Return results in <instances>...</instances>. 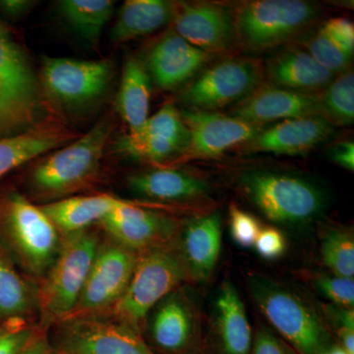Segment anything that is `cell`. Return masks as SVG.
Here are the masks:
<instances>
[{"label": "cell", "mask_w": 354, "mask_h": 354, "mask_svg": "<svg viewBox=\"0 0 354 354\" xmlns=\"http://www.w3.org/2000/svg\"><path fill=\"white\" fill-rule=\"evenodd\" d=\"M0 244L25 274L44 279L59 253L62 235L41 207L7 192L0 194Z\"/></svg>", "instance_id": "6da1fadb"}, {"label": "cell", "mask_w": 354, "mask_h": 354, "mask_svg": "<svg viewBox=\"0 0 354 354\" xmlns=\"http://www.w3.org/2000/svg\"><path fill=\"white\" fill-rule=\"evenodd\" d=\"M242 194L274 223L305 225L322 216L327 196L304 176L270 169H248L237 179Z\"/></svg>", "instance_id": "7a4b0ae2"}, {"label": "cell", "mask_w": 354, "mask_h": 354, "mask_svg": "<svg viewBox=\"0 0 354 354\" xmlns=\"http://www.w3.org/2000/svg\"><path fill=\"white\" fill-rule=\"evenodd\" d=\"M113 127V121L104 118L80 138L44 158L30 176L35 194L43 199H57L97 180Z\"/></svg>", "instance_id": "3957f363"}, {"label": "cell", "mask_w": 354, "mask_h": 354, "mask_svg": "<svg viewBox=\"0 0 354 354\" xmlns=\"http://www.w3.org/2000/svg\"><path fill=\"white\" fill-rule=\"evenodd\" d=\"M320 13L305 0L241 2L234 10L235 44L251 53L272 50L306 34Z\"/></svg>", "instance_id": "277c9868"}, {"label": "cell", "mask_w": 354, "mask_h": 354, "mask_svg": "<svg viewBox=\"0 0 354 354\" xmlns=\"http://www.w3.org/2000/svg\"><path fill=\"white\" fill-rule=\"evenodd\" d=\"M100 242L88 228L62 236L57 258L38 288V308L44 325L59 322L74 311Z\"/></svg>", "instance_id": "5b68a950"}, {"label": "cell", "mask_w": 354, "mask_h": 354, "mask_svg": "<svg viewBox=\"0 0 354 354\" xmlns=\"http://www.w3.org/2000/svg\"><path fill=\"white\" fill-rule=\"evenodd\" d=\"M185 279L178 254L171 244L139 253L127 290L108 314L139 332L153 307Z\"/></svg>", "instance_id": "8992f818"}, {"label": "cell", "mask_w": 354, "mask_h": 354, "mask_svg": "<svg viewBox=\"0 0 354 354\" xmlns=\"http://www.w3.org/2000/svg\"><path fill=\"white\" fill-rule=\"evenodd\" d=\"M44 106L25 53L0 24V138L39 125Z\"/></svg>", "instance_id": "52a82bcc"}, {"label": "cell", "mask_w": 354, "mask_h": 354, "mask_svg": "<svg viewBox=\"0 0 354 354\" xmlns=\"http://www.w3.org/2000/svg\"><path fill=\"white\" fill-rule=\"evenodd\" d=\"M249 290L272 327L301 354H322L327 334L315 311L295 291L254 274Z\"/></svg>", "instance_id": "ba28073f"}, {"label": "cell", "mask_w": 354, "mask_h": 354, "mask_svg": "<svg viewBox=\"0 0 354 354\" xmlns=\"http://www.w3.org/2000/svg\"><path fill=\"white\" fill-rule=\"evenodd\" d=\"M264 73V67L254 58H225L203 70L183 91L180 101L187 109L216 111L255 92L263 85Z\"/></svg>", "instance_id": "9c48e42d"}, {"label": "cell", "mask_w": 354, "mask_h": 354, "mask_svg": "<svg viewBox=\"0 0 354 354\" xmlns=\"http://www.w3.org/2000/svg\"><path fill=\"white\" fill-rule=\"evenodd\" d=\"M57 323L53 354H155L139 332L108 313L70 316Z\"/></svg>", "instance_id": "30bf717a"}, {"label": "cell", "mask_w": 354, "mask_h": 354, "mask_svg": "<svg viewBox=\"0 0 354 354\" xmlns=\"http://www.w3.org/2000/svg\"><path fill=\"white\" fill-rule=\"evenodd\" d=\"M138 255L113 239L100 242L78 304L70 316L108 313L127 290Z\"/></svg>", "instance_id": "8fae6325"}, {"label": "cell", "mask_w": 354, "mask_h": 354, "mask_svg": "<svg viewBox=\"0 0 354 354\" xmlns=\"http://www.w3.org/2000/svg\"><path fill=\"white\" fill-rule=\"evenodd\" d=\"M109 60L44 58L41 81L51 99L64 106H83L108 90L113 77Z\"/></svg>", "instance_id": "7c38bea8"}, {"label": "cell", "mask_w": 354, "mask_h": 354, "mask_svg": "<svg viewBox=\"0 0 354 354\" xmlns=\"http://www.w3.org/2000/svg\"><path fill=\"white\" fill-rule=\"evenodd\" d=\"M180 115L189 130L190 140L177 158L179 162L220 158L230 149L248 143L264 129L216 111L185 109Z\"/></svg>", "instance_id": "4fadbf2b"}, {"label": "cell", "mask_w": 354, "mask_h": 354, "mask_svg": "<svg viewBox=\"0 0 354 354\" xmlns=\"http://www.w3.org/2000/svg\"><path fill=\"white\" fill-rule=\"evenodd\" d=\"M99 223L109 239L136 253L169 245L180 228L176 218L127 201L116 207Z\"/></svg>", "instance_id": "5bb4252c"}, {"label": "cell", "mask_w": 354, "mask_h": 354, "mask_svg": "<svg viewBox=\"0 0 354 354\" xmlns=\"http://www.w3.org/2000/svg\"><path fill=\"white\" fill-rule=\"evenodd\" d=\"M174 31L214 55L235 44L234 10L213 2H174Z\"/></svg>", "instance_id": "9a60e30c"}, {"label": "cell", "mask_w": 354, "mask_h": 354, "mask_svg": "<svg viewBox=\"0 0 354 354\" xmlns=\"http://www.w3.org/2000/svg\"><path fill=\"white\" fill-rule=\"evenodd\" d=\"M189 130L181 118L180 111L167 104L147 120L138 138L120 139L118 148L128 157L153 164H162L183 155L189 144Z\"/></svg>", "instance_id": "2e32d148"}, {"label": "cell", "mask_w": 354, "mask_h": 354, "mask_svg": "<svg viewBox=\"0 0 354 354\" xmlns=\"http://www.w3.org/2000/svg\"><path fill=\"white\" fill-rule=\"evenodd\" d=\"M318 94L293 92L270 84L262 85L235 104L230 115L261 127L278 120L320 116Z\"/></svg>", "instance_id": "e0dca14e"}, {"label": "cell", "mask_w": 354, "mask_h": 354, "mask_svg": "<svg viewBox=\"0 0 354 354\" xmlns=\"http://www.w3.org/2000/svg\"><path fill=\"white\" fill-rule=\"evenodd\" d=\"M334 134L335 127L321 116L291 118L264 128L242 146L251 153L304 156L327 142Z\"/></svg>", "instance_id": "ac0fdd59"}, {"label": "cell", "mask_w": 354, "mask_h": 354, "mask_svg": "<svg viewBox=\"0 0 354 354\" xmlns=\"http://www.w3.org/2000/svg\"><path fill=\"white\" fill-rule=\"evenodd\" d=\"M174 246L186 279L206 281L213 274L221 252V218L212 213L192 218L177 232Z\"/></svg>", "instance_id": "d6986e66"}, {"label": "cell", "mask_w": 354, "mask_h": 354, "mask_svg": "<svg viewBox=\"0 0 354 354\" xmlns=\"http://www.w3.org/2000/svg\"><path fill=\"white\" fill-rule=\"evenodd\" d=\"M213 55L192 46L171 29L151 50L149 70L158 88L172 90L199 73Z\"/></svg>", "instance_id": "ffe728a7"}, {"label": "cell", "mask_w": 354, "mask_h": 354, "mask_svg": "<svg viewBox=\"0 0 354 354\" xmlns=\"http://www.w3.org/2000/svg\"><path fill=\"white\" fill-rule=\"evenodd\" d=\"M147 319L151 339L165 353L185 351L196 335V308L183 290L172 291L160 300Z\"/></svg>", "instance_id": "44dd1931"}, {"label": "cell", "mask_w": 354, "mask_h": 354, "mask_svg": "<svg viewBox=\"0 0 354 354\" xmlns=\"http://www.w3.org/2000/svg\"><path fill=\"white\" fill-rule=\"evenodd\" d=\"M264 71L270 85L304 94L320 93L335 77L298 46L272 55Z\"/></svg>", "instance_id": "7402d4cb"}, {"label": "cell", "mask_w": 354, "mask_h": 354, "mask_svg": "<svg viewBox=\"0 0 354 354\" xmlns=\"http://www.w3.org/2000/svg\"><path fill=\"white\" fill-rule=\"evenodd\" d=\"M62 123L46 120L12 136L0 138V179L41 153L57 150L75 139Z\"/></svg>", "instance_id": "603a6c76"}, {"label": "cell", "mask_w": 354, "mask_h": 354, "mask_svg": "<svg viewBox=\"0 0 354 354\" xmlns=\"http://www.w3.org/2000/svg\"><path fill=\"white\" fill-rule=\"evenodd\" d=\"M133 193L160 203L187 202L208 194L209 185L190 172L174 167H157L128 178Z\"/></svg>", "instance_id": "cb8c5ba5"}, {"label": "cell", "mask_w": 354, "mask_h": 354, "mask_svg": "<svg viewBox=\"0 0 354 354\" xmlns=\"http://www.w3.org/2000/svg\"><path fill=\"white\" fill-rule=\"evenodd\" d=\"M213 332L221 354H249L252 332L241 295L232 283L221 286L214 304Z\"/></svg>", "instance_id": "d4e9b609"}, {"label": "cell", "mask_w": 354, "mask_h": 354, "mask_svg": "<svg viewBox=\"0 0 354 354\" xmlns=\"http://www.w3.org/2000/svg\"><path fill=\"white\" fill-rule=\"evenodd\" d=\"M123 202L124 200L101 194L66 198L48 203L41 208L59 234L64 236L88 230L90 225L100 223Z\"/></svg>", "instance_id": "484cf974"}, {"label": "cell", "mask_w": 354, "mask_h": 354, "mask_svg": "<svg viewBox=\"0 0 354 354\" xmlns=\"http://www.w3.org/2000/svg\"><path fill=\"white\" fill-rule=\"evenodd\" d=\"M150 99V78L145 67L137 58H127L123 67L116 106L129 130L128 138H138L143 132L149 118Z\"/></svg>", "instance_id": "4316f807"}, {"label": "cell", "mask_w": 354, "mask_h": 354, "mask_svg": "<svg viewBox=\"0 0 354 354\" xmlns=\"http://www.w3.org/2000/svg\"><path fill=\"white\" fill-rule=\"evenodd\" d=\"M174 2L167 0H127L121 7L111 37L125 43L148 36L171 22Z\"/></svg>", "instance_id": "83f0119b"}, {"label": "cell", "mask_w": 354, "mask_h": 354, "mask_svg": "<svg viewBox=\"0 0 354 354\" xmlns=\"http://www.w3.org/2000/svg\"><path fill=\"white\" fill-rule=\"evenodd\" d=\"M38 307V290L18 272L0 244V323L26 319Z\"/></svg>", "instance_id": "f1b7e54d"}, {"label": "cell", "mask_w": 354, "mask_h": 354, "mask_svg": "<svg viewBox=\"0 0 354 354\" xmlns=\"http://www.w3.org/2000/svg\"><path fill=\"white\" fill-rule=\"evenodd\" d=\"M58 8L66 22L80 36L95 43L111 19L114 1L111 0H62Z\"/></svg>", "instance_id": "f546056e"}, {"label": "cell", "mask_w": 354, "mask_h": 354, "mask_svg": "<svg viewBox=\"0 0 354 354\" xmlns=\"http://www.w3.org/2000/svg\"><path fill=\"white\" fill-rule=\"evenodd\" d=\"M319 114L333 127H346L354 120V74L348 70L335 76L318 94Z\"/></svg>", "instance_id": "4dcf8cb0"}, {"label": "cell", "mask_w": 354, "mask_h": 354, "mask_svg": "<svg viewBox=\"0 0 354 354\" xmlns=\"http://www.w3.org/2000/svg\"><path fill=\"white\" fill-rule=\"evenodd\" d=\"M321 253L326 267L335 276L353 278L354 241L353 234L342 228H330L325 232Z\"/></svg>", "instance_id": "1f68e13d"}, {"label": "cell", "mask_w": 354, "mask_h": 354, "mask_svg": "<svg viewBox=\"0 0 354 354\" xmlns=\"http://www.w3.org/2000/svg\"><path fill=\"white\" fill-rule=\"evenodd\" d=\"M304 48L324 68L329 70L335 76L351 69L353 55L342 50L326 34L322 27L319 28L304 41Z\"/></svg>", "instance_id": "d6a6232c"}, {"label": "cell", "mask_w": 354, "mask_h": 354, "mask_svg": "<svg viewBox=\"0 0 354 354\" xmlns=\"http://www.w3.org/2000/svg\"><path fill=\"white\" fill-rule=\"evenodd\" d=\"M259 221L251 214L247 213L235 204L230 207V235L237 245L251 248L261 230Z\"/></svg>", "instance_id": "836d02e7"}, {"label": "cell", "mask_w": 354, "mask_h": 354, "mask_svg": "<svg viewBox=\"0 0 354 354\" xmlns=\"http://www.w3.org/2000/svg\"><path fill=\"white\" fill-rule=\"evenodd\" d=\"M34 335L26 319H11L0 323V354H20Z\"/></svg>", "instance_id": "e575fe53"}, {"label": "cell", "mask_w": 354, "mask_h": 354, "mask_svg": "<svg viewBox=\"0 0 354 354\" xmlns=\"http://www.w3.org/2000/svg\"><path fill=\"white\" fill-rule=\"evenodd\" d=\"M317 290L342 308H353L354 304L353 278L323 274L315 279Z\"/></svg>", "instance_id": "d590c367"}, {"label": "cell", "mask_w": 354, "mask_h": 354, "mask_svg": "<svg viewBox=\"0 0 354 354\" xmlns=\"http://www.w3.org/2000/svg\"><path fill=\"white\" fill-rule=\"evenodd\" d=\"M254 247L264 259L276 260L286 252V241L278 228L267 227L261 228Z\"/></svg>", "instance_id": "8d00e7d4"}, {"label": "cell", "mask_w": 354, "mask_h": 354, "mask_svg": "<svg viewBox=\"0 0 354 354\" xmlns=\"http://www.w3.org/2000/svg\"><path fill=\"white\" fill-rule=\"evenodd\" d=\"M321 27L342 50L353 57L354 26L351 20L344 17L333 18Z\"/></svg>", "instance_id": "74e56055"}, {"label": "cell", "mask_w": 354, "mask_h": 354, "mask_svg": "<svg viewBox=\"0 0 354 354\" xmlns=\"http://www.w3.org/2000/svg\"><path fill=\"white\" fill-rule=\"evenodd\" d=\"M251 348V354H290L278 337L264 329L258 330Z\"/></svg>", "instance_id": "f35d334b"}, {"label": "cell", "mask_w": 354, "mask_h": 354, "mask_svg": "<svg viewBox=\"0 0 354 354\" xmlns=\"http://www.w3.org/2000/svg\"><path fill=\"white\" fill-rule=\"evenodd\" d=\"M328 157L334 164L339 165L349 171L354 169V144L346 140L335 143L328 149Z\"/></svg>", "instance_id": "ab89813d"}, {"label": "cell", "mask_w": 354, "mask_h": 354, "mask_svg": "<svg viewBox=\"0 0 354 354\" xmlns=\"http://www.w3.org/2000/svg\"><path fill=\"white\" fill-rule=\"evenodd\" d=\"M34 2L28 0H0V11L9 17H20L30 10Z\"/></svg>", "instance_id": "60d3db41"}, {"label": "cell", "mask_w": 354, "mask_h": 354, "mask_svg": "<svg viewBox=\"0 0 354 354\" xmlns=\"http://www.w3.org/2000/svg\"><path fill=\"white\" fill-rule=\"evenodd\" d=\"M20 354H53V349L46 335L35 334Z\"/></svg>", "instance_id": "b9f144b4"}, {"label": "cell", "mask_w": 354, "mask_h": 354, "mask_svg": "<svg viewBox=\"0 0 354 354\" xmlns=\"http://www.w3.org/2000/svg\"><path fill=\"white\" fill-rule=\"evenodd\" d=\"M339 337L344 351L346 354H354V329H348V328H342L339 329Z\"/></svg>", "instance_id": "7bdbcfd3"}, {"label": "cell", "mask_w": 354, "mask_h": 354, "mask_svg": "<svg viewBox=\"0 0 354 354\" xmlns=\"http://www.w3.org/2000/svg\"><path fill=\"white\" fill-rule=\"evenodd\" d=\"M322 354H346V353L342 348H335L330 349V351H327V353H324Z\"/></svg>", "instance_id": "ee69618b"}]
</instances>
